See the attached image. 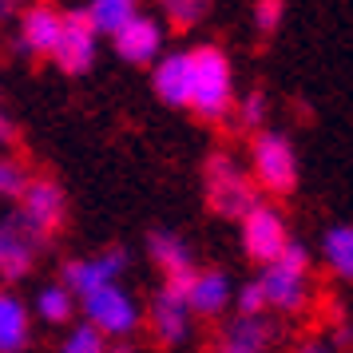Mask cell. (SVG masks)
I'll use <instances>...</instances> for the list:
<instances>
[{
    "mask_svg": "<svg viewBox=\"0 0 353 353\" xmlns=\"http://www.w3.org/2000/svg\"><path fill=\"white\" fill-rule=\"evenodd\" d=\"M80 12L96 28V36H115L128 20L139 17V0H88V8Z\"/></svg>",
    "mask_w": 353,
    "mask_h": 353,
    "instance_id": "obj_19",
    "label": "cell"
},
{
    "mask_svg": "<svg viewBox=\"0 0 353 353\" xmlns=\"http://www.w3.org/2000/svg\"><path fill=\"white\" fill-rule=\"evenodd\" d=\"M203 183H207V207L214 214H223V219H234V223L262 203L254 179L246 175V167H239V159L230 151H214L210 155Z\"/></svg>",
    "mask_w": 353,
    "mask_h": 353,
    "instance_id": "obj_3",
    "label": "cell"
},
{
    "mask_svg": "<svg viewBox=\"0 0 353 353\" xmlns=\"http://www.w3.org/2000/svg\"><path fill=\"white\" fill-rule=\"evenodd\" d=\"M234 305H239L242 318H262L266 302H262V290H258V282H246V286L234 294Z\"/></svg>",
    "mask_w": 353,
    "mask_h": 353,
    "instance_id": "obj_27",
    "label": "cell"
},
{
    "mask_svg": "<svg viewBox=\"0 0 353 353\" xmlns=\"http://www.w3.org/2000/svg\"><path fill=\"white\" fill-rule=\"evenodd\" d=\"M36 242L20 223H0V278L4 282H20L32 270Z\"/></svg>",
    "mask_w": 353,
    "mask_h": 353,
    "instance_id": "obj_16",
    "label": "cell"
},
{
    "mask_svg": "<svg viewBox=\"0 0 353 353\" xmlns=\"http://www.w3.org/2000/svg\"><path fill=\"white\" fill-rule=\"evenodd\" d=\"M72 310H76V302H72V294H68L64 286H44L40 294H36V314H40L44 321H52V325L68 321Z\"/></svg>",
    "mask_w": 353,
    "mask_h": 353,
    "instance_id": "obj_22",
    "label": "cell"
},
{
    "mask_svg": "<svg viewBox=\"0 0 353 353\" xmlns=\"http://www.w3.org/2000/svg\"><path fill=\"white\" fill-rule=\"evenodd\" d=\"M28 334H32L28 305L20 302L17 294L0 290V353H20L28 345Z\"/></svg>",
    "mask_w": 353,
    "mask_h": 353,
    "instance_id": "obj_17",
    "label": "cell"
},
{
    "mask_svg": "<svg viewBox=\"0 0 353 353\" xmlns=\"http://www.w3.org/2000/svg\"><path fill=\"white\" fill-rule=\"evenodd\" d=\"M99 52V36L96 28L88 24L83 12H64V24H60V40L52 48V64L60 68L64 76H83L92 72Z\"/></svg>",
    "mask_w": 353,
    "mask_h": 353,
    "instance_id": "obj_8",
    "label": "cell"
},
{
    "mask_svg": "<svg viewBox=\"0 0 353 353\" xmlns=\"http://www.w3.org/2000/svg\"><path fill=\"white\" fill-rule=\"evenodd\" d=\"M270 345V325L262 318H234L219 334V353H266Z\"/></svg>",
    "mask_w": 353,
    "mask_h": 353,
    "instance_id": "obj_18",
    "label": "cell"
},
{
    "mask_svg": "<svg viewBox=\"0 0 353 353\" xmlns=\"http://www.w3.org/2000/svg\"><path fill=\"white\" fill-rule=\"evenodd\" d=\"M28 179H32V175H28V167H24V163L4 155V159H0V199H20L24 187H28Z\"/></svg>",
    "mask_w": 353,
    "mask_h": 353,
    "instance_id": "obj_24",
    "label": "cell"
},
{
    "mask_svg": "<svg viewBox=\"0 0 353 353\" xmlns=\"http://www.w3.org/2000/svg\"><path fill=\"white\" fill-rule=\"evenodd\" d=\"M0 143H12V123L0 115Z\"/></svg>",
    "mask_w": 353,
    "mask_h": 353,
    "instance_id": "obj_30",
    "label": "cell"
},
{
    "mask_svg": "<svg viewBox=\"0 0 353 353\" xmlns=\"http://www.w3.org/2000/svg\"><path fill=\"white\" fill-rule=\"evenodd\" d=\"M246 175L254 179L258 191L290 194L298 187V151L282 131H258L250 143V167Z\"/></svg>",
    "mask_w": 353,
    "mask_h": 353,
    "instance_id": "obj_4",
    "label": "cell"
},
{
    "mask_svg": "<svg viewBox=\"0 0 353 353\" xmlns=\"http://www.w3.org/2000/svg\"><path fill=\"white\" fill-rule=\"evenodd\" d=\"M60 353H108V337L99 334V330H92V325H76L64 337Z\"/></svg>",
    "mask_w": 353,
    "mask_h": 353,
    "instance_id": "obj_25",
    "label": "cell"
},
{
    "mask_svg": "<svg viewBox=\"0 0 353 353\" xmlns=\"http://www.w3.org/2000/svg\"><path fill=\"white\" fill-rule=\"evenodd\" d=\"M147 254H151V262H155L159 274H163V290L187 298V290H191V282H194L191 246L179 239V234H171V230H155V234L147 239Z\"/></svg>",
    "mask_w": 353,
    "mask_h": 353,
    "instance_id": "obj_10",
    "label": "cell"
},
{
    "mask_svg": "<svg viewBox=\"0 0 353 353\" xmlns=\"http://www.w3.org/2000/svg\"><path fill=\"white\" fill-rule=\"evenodd\" d=\"M258 290H262L266 310H282V314L305 310V302H310V250L290 239L286 250L262 270Z\"/></svg>",
    "mask_w": 353,
    "mask_h": 353,
    "instance_id": "obj_2",
    "label": "cell"
},
{
    "mask_svg": "<svg viewBox=\"0 0 353 353\" xmlns=\"http://www.w3.org/2000/svg\"><path fill=\"white\" fill-rule=\"evenodd\" d=\"M83 318H88V325L99 330L103 337L128 341V337L139 330L143 310H139V302H135L123 286H108V290H99V294H92V298H83Z\"/></svg>",
    "mask_w": 353,
    "mask_h": 353,
    "instance_id": "obj_5",
    "label": "cell"
},
{
    "mask_svg": "<svg viewBox=\"0 0 353 353\" xmlns=\"http://www.w3.org/2000/svg\"><path fill=\"white\" fill-rule=\"evenodd\" d=\"M254 28L262 36H274L282 28V20H286V0H254Z\"/></svg>",
    "mask_w": 353,
    "mask_h": 353,
    "instance_id": "obj_26",
    "label": "cell"
},
{
    "mask_svg": "<svg viewBox=\"0 0 353 353\" xmlns=\"http://www.w3.org/2000/svg\"><path fill=\"white\" fill-rule=\"evenodd\" d=\"M151 88L167 108H191V56L187 52H167L155 60Z\"/></svg>",
    "mask_w": 353,
    "mask_h": 353,
    "instance_id": "obj_14",
    "label": "cell"
},
{
    "mask_svg": "<svg viewBox=\"0 0 353 353\" xmlns=\"http://www.w3.org/2000/svg\"><path fill=\"white\" fill-rule=\"evenodd\" d=\"M155 4H159L163 20L175 28H194L210 12V0H155Z\"/></svg>",
    "mask_w": 353,
    "mask_h": 353,
    "instance_id": "obj_21",
    "label": "cell"
},
{
    "mask_svg": "<svg viewBox=\"0 0 353 353\" xmlns=\"http://www.w3.org/2000/svg\"><path fill=\"white\" fill-rule=\"evenodd\" d=\"M294 353H334V345H330V341H318V337H310V341H302Z\"/></svg>",
    "mask_w": 353,
    "mask_h": 353,
    "instance_id": "obj_28",
    "label": "cell"
},
{
    "mask_svg": "<svg viewBox=\"0 0 353 353\" xmlns=\"http://www.w3.org/2000/svg\"><path fill=\"white\" fill-rule=\"evenodd\" d=\"M17 203H20L17 223L28 234H52L56 226L64 223L68 199L56 179H28V187H24V194H20Z\"/></svg>",
    "mask_w": 353,
    "mask_h": 353,
    "instance_id": "obj_7",
    "label": "cell"
},
{
    "mask_svg": "<svg viewBox=\"0 0 353 353\" xmlns=\"http://www.w3.org/2000/svg\"><path fill=\"white\" fill-rule=\"evenodd\" d=\"M123 270H128V250L108 246V250H99L96 258H76V262H68L64 290L68 294H80V298H92L99 290L119 286V274Z\"/></svg>",
    "mask_w": 353,
    "mask_h": 353,
    "instance_id": "obj_9",
    "label": "cell"
},
{
    "mask_svg": "<svg viewBox=\"0 0 353 353\" xmlns=\"http://www.w3.org/2000/svg\"><path fill=\"white\" fill-rule=\"evenodd\" d=\"M60 24H64V12L48 4V0H36L20 12V36H17V48L24 56H48L60 40Z\"/></svg>",
    "mask_w": 353,
    "mask_h": 353,
    "instance_id": "obj_11",
    "label": "cell"
},
{
    "mask_svg": "<svg viewBox=\"0 0 353 353\" xmlns=\"http://www.w3.org/2000/svg\"><path fill=\"white\" fill-rule=\"evenodd\" d=\"M321 258H325V266H330L337 278L353 282V226L350 223H337V226L325 230V239H321Z\"/></svg>",
    "mask_w": 353,
    "mask_h": 353,
    "instance_id": "obj_20",
    "label": "cell"
},
{
    "mask_svg": "<svg viewBox=\"0 0 353 353\" xmlns=\"http://www.w3.org/2000/svg\"><path fill=\"white\" fill-rule=\"evenodd\" d=\"M20 8V0H0V20H8Z\"/></svg>",
    "mask_w": 353,
    "mask_h": 353,
    "instance_id": "obj_29",
    "label": "cell"
},
{
    "mask_svg": "<svg viewBox=\"0 0 353 353\" xmlns=\"http://www.w3.org/2000/svg\"><path fill=\"white\" fill-rule=\"evenodd\" d=\"M108 353H139L131 341H119V345H108Z\"/></svg>",
    "mask_w": 353,
    "mask_h": 353,
    "instance_id": "obj_31",
    "label": "cell"
},
{
    "mask_svg": "<svg viewBox=\"0 0 353 353\" xmlns=\"http://www.w3.org/2000/svg\"><path fill=\"white\" fill-rule=\"evenodd\" d=\"M234 119H239V128L246 131V135H258L262 131V123H266V96L262 92H250V96L234 99Z\"/></svg>",
    "mask_w": 353,
    "mask_h": 353,
    "instance_id": "obj_23",
    "label": "cell"
},
{
    "mask_svg": "<svg viewBox=\"0 0 353 353\" xmlns=\"http://www.w3.org/2000/svg\"><path fill=\"white\" fill-rule=\"evenodd\" d=\"M163 40H167V32H163L159 20L139 12V17L128 20V24L112 36V48H115V56L128 60V64H155L159 52H163Z\"/></svg>",
    "mask_w": 353,
    "mask_h": 353,
    "instance_id": "obj_12",
    "label": "cell"
},
{
    "mask_svg": "<svg viewBox=\"0 0 353 353\" xmlns=\"http://www.w3.org/2000/svg\"><path fill=\"white\" fill-rule=\"evenodd\" d=\"M191 56V112L203 123H223L234 112V72L219 44H199Z\"/></svg>",
    "mask_w": 353,
    "mask_h": 353,
    "instance_id": "obj_1",
    "label": "cell"
},
{
    "mask_svg": "<svg viewBox=\"0 0 353 353\" xmlns=\"http://www.w3.org/2000/svg\"><path fill=\"white\" fill-rule=\"evenodd\" d=\"M239 226H242V250H246V258H254L262 266H270L290 242L286 214L278 207H270V203H258L250 214L239 219Z\"/></svg>",
    "mask_w": 353,
    "mask_h": 353,
    "instance_id": "obj_6",
    "label": "cell"
},
{
    "mask_svg": "<svg viewBox=\"0 0 353 353\" xmlns=\"http://www.w3.org/2000/svg\"><path fill=\"white\" fill-rule=\"evenodd\" d=\"M147 325H151V334L159 345H179L183 337L191 334V310H187V298H179V294H167L159 286V294L151 298L147 305Z\"/></svg>",
    "mask_w": 353,
    "mask_h": 353,
    "instance_id": "obj_13",
    "label": "cell"
},
{
    "mask_svg": "<svg viewBox=\"0 0 353 353\" xmlns=\"http://www.w3.org/2000/svg\"><path fill=\"white\" fill-rule=\"evenodd\" d=\"M234 302V286L226 270H194V282L187 290V310L199 318H219L226 305Z\"/></svg>",
    "mask_w": 353,
    "mask_h": 353,
    "instance_id": "obj_15",
    "label": "cell"
}]
</instances>
